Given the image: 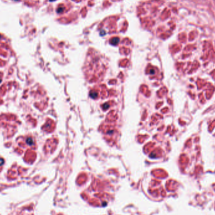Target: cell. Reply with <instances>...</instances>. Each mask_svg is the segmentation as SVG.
I'll return each mask as SVG.
<instances>
[{
	"instance_id": "7a4b0ae2",
	"label": "cell",
	"mask_w": 215,
	"mask_h": 215,
	"mask_svg": "<svg viewBox=\"0 0 215 215\" xmlns=\"http://www.w3.org/2000/svg\"><path fill=\"white\" fill-rule=\"evenodd\" d=\"M64 11V8H59L57 10V12L58 13H61Z\"/></svg>"
},
{
	"instance_id": "6da1fadb",
	"label": "cell",
	"mask_w": 215,
	"mask_h": 215,
	"mask_svg": "<svg viewBox=\"0 0 215 215\" xmlns=\"http://www.w3.org/2000/svg\"><path fill=\"white\" fill-rule=\"evenodd\" d=\"M119 41H120V39H119V38L114 37V38H113L112 39H111L110 43L111 44H113V45H116L119 42Z\"/></svg>"
}]
</instances>
